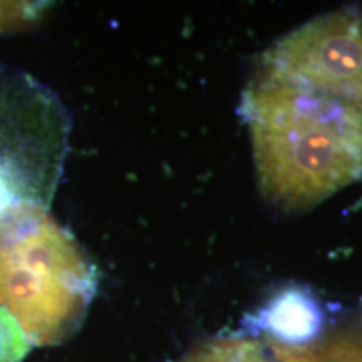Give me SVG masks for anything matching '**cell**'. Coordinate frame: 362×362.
<instances>
[{
    "label": "cell",
    "mask_w": 362,
    "mask_h": 362,
    "mask_svg": "<svg viewBox=\"0 0 362 362\" xmlns=\"http://www.w3.org/2000/svg\"><path fill=\"white\" fill-rule=\"evenodd\" d=\"M260 192L284 211L362 180V107L257 74L243 94Z\"/></svg>",
    "instance_id": "cell-1"
},
{
    "label": "cell",
    "mask_w": 362,
    "mask_h": 362,
    "mask_svg": "<svg viewBox=\"0 0 362 362\" xmlns=\"http://www.w3.org/2000/svg\"><path fill=\"white\" fill-rule=\"evenodd\" d=\"M96 270L69 232L40 216L0 232V307L30 346H52L83 322Z\"/></svg>",
    "instance_id": "cell-2"
},
{
    "label": "cell",
    "mask_w": 362,
    "mask_h": 362,
    "mask_svg": "<svg viewBox=\"0 0 362 362\" xmlns=\"http://www.w3.org/2000/svg\"><path fill=\"white\" fill-rule=\"evenodd\" d=\"M69 131L51 89L27 72L0 69V232L49 214Z\"/></svg>",
    "instance_id": "cell-3"
},
{
    "label": "cell",
    "mask_w": 362,
    "mask_h": 362,
    "mask_svg": "<svg viewBox=\"0 0 362 362\" xmlns=\"http://www.w3.org/2000/svg\"><path fill=\"white\" fill-rule=\"evenodd\" d=\"M259 72L362 107V12L344 8L300 25L264 54Z\"/></svg>",
    "instance_id": "cell-4"
},
{
    "label": "cell",
    "mask_w": 362,
    "mask_h": 362,
    "mask_svg": "<svg viewBox=\"0 0 362 362\" xmlns=\"http://www.w3.org/2000/svg\"><path fill=\"white\" fill-rule=\"evenodd\" d=\"M324 314L309 293L284 291L272 298L269 305L259 312L255 325L269 334L270 341L282 346H302L319 336Z\"/></svg>",
    "instance_id": "cell-5"
},
{
    "label": "cell",
    "mask_w": 362,
    "mask_h": 362,
    "mask_svg": "<svg viewBox=\"0 0 362 362\" xmlns=\"http://www.w3.org/2000/svg\"><path fill=\"white\" fill-rule=\"evenodd\" d=\"M277 362H362V317L302 346L270 342Z\"/></svg>",
    "instance_id": "cell-6"
},
{
    "label": "cell",
    "mask_w": 362,
    "mask_h": 362,
    "mask_svg": "<svg viewBox=\"0 0 362 362\" xmlns=\"http://www.w3.org/2000/svg\"><path fill=\"white\" fill-rule=\"evenodd\" d=\"M180 362H272L259 342L247 337H228L203 342Z\"/></svg>",
    "instance_id": "cell-7"
},
{
    "label": "cell",
    "mask_w": 362,
    "mask_h": 362,
    "mask_svg": "<svg viewBox=\"0 0 362 362\" xmlns=\"http://www.w3.org/2000/svg\"><path fill=\"white\" fill-rule=\"evenodd\" d=\"M30 351L24 330L11 312L0 307V362H22Z\"/></svg>",
    "instance_id": "cell-8"
},
{
    "label": "cell",
    "mask_w": 362,
    "mask_h": 362,
    "mask_svg": "<svg viewBox=\"0 0 362 362\" xmlns=\"http://www.w3.org/2000/svg\"><path fill=\"white\" fill-rule=\"evenodd\" d=\"M39 6L40 4L0 2V33L19 22L33 19L34 13L39 11Z\"/></svg>",
    "instance_id": "cell-9"
}]
</instances>
